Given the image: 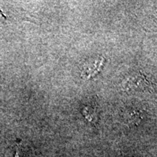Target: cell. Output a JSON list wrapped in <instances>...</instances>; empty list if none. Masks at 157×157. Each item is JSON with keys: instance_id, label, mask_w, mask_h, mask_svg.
<instances>
[{"instance_id": "cell-4", "label": "cell", "mask_w": 157, "mask_h": 157, "mask_svg": "<svg viewBox=\"0 0 157 157\" xmlns=\"http://www.w3.org/2000/svg\"><path fill=\"white\" fill-rule=\"evenodd\" d=\"M95 111L92 107L86 106L83 109V115L84 117L87 119L90 122L95 123L97 121V114H96Z\"/></svg>"}, {"instance_id": "cell-3", "label": "cell", "mask_w": 157, "mask_h": 157, "mask_svg": "<svg viewBox=\"0 0 157 157\" xmlns=\"http://www.w3.org/2000/svg\"><path fill=\"white\" fill-rule=\"evenodd\" d=\"M127 121L129 124H137L142 120L143 118V111L141 110L137 109H129L127 111L126 116H125Z\"/></svg>"}, {"instance_id": "cell-1", "label": "cell", "mask_w": 157, "mask_h": 157, "mask_svg": "<svg viewBox=\"0 0 157 157\" xmlns=\"http://www.w3.org/2000/svg\"><path fill=\"white\" fill-rule=\"evenodd\" d=\"M104 63L103 58H97L84 63L82 67V75L85 78H92L100 72Z\"/></svg>"}, {"instance_id": "cell-2", "label": "cell", "mask_w": 157, "mask_h": 157, "mask_svg": "<svg viewBox=\"0 0 157 157\" xmlns=\"http://www.w3.org/2000/svg\"><path fill=\"white\" fill-rule=\"evenodd\" d=\"M149 81L146 79L144 75L142 74H139L132 77H130L124 82V87L126 90L132 89V88H137V89H145L149 86Z\"/></svg>"}]
</instances>
